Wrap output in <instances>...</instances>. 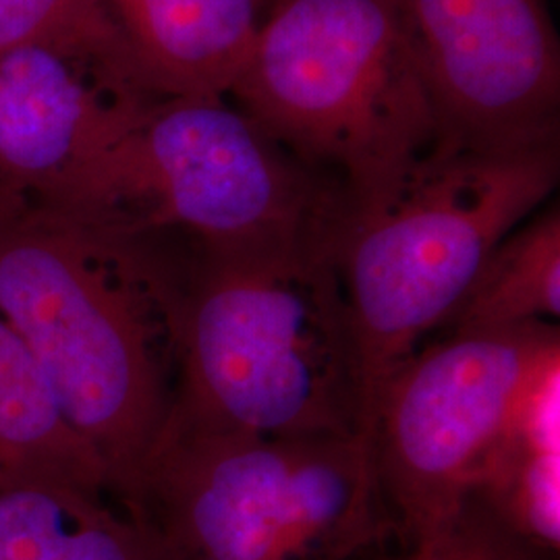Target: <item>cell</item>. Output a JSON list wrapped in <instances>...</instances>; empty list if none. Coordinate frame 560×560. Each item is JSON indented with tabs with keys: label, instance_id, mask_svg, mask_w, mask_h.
I'll use <instances>...</instances> for the list:
<instances>
[{
	"label": "cell",
	"instance_id": "obj_1",
	"mask_svg": "<svg viewBox=\"0 0 560 560\" xmlns=\"http://www.w3.org/2000/svg\"><path fill=\"white\" fill-rule=\"evenodd\" d=\"M189 245L34 201L0 206V318L129 504L168 421Z\"/></svg>",
	"mask_w": 560,
	"mask_h": 560
},
{
	"label": "cell",
	"instance_id": "obj_2",
	"mask_svg": "<svg viewBox=\"0 0 560 560\" xmlns=\"http://www.w3.org/2000/svg\"><path fill=\"white\" fill-rule=\"evenodd\" d=\"M175 358L168 420L277 439L370 436L332 235L189 245Z\"/></svg>",
	"mask_w": 560,
	"mask_h": 560
},
{
	"label": "cell",
	"instance_id": "obj_3",
	"mask_svg": "<svg viewBox=\"0 0 560 560\" xmlns=\"http://www.w3.org/2000/svg\"><path fill=\"white\" fill-rule=\"evenodd\" d=\"M559 171V141L436 145L381 198L342 208L332 256L358 342L368 434L382 386L444 328L488 256L552 196Z\"/></svg>",
	"mask_w": 560,
	"mask_h": 560
},
{
	"label": "cell",
	"instance_id": "obj_4",
	"mask_svg": "<svg viewBox=\"0 0 560 560\" xmlns=\"http://www.w3.org/2000/svg\"><path fill=\"white\" fill-rule=\"evenodd\" d=\"M229 98L345 206L390 191L441 143L402 0H279Z\"/></svg>",
	"mask_w": 560,
	"mask_h": 560
},
{
	"label": "cell",
	"instance_id": "obj_5",
	"mask_svg": "<svg viewBox=\"0 0 560 560\" xmlns=\"http://www.w3.org/2000/svg\"><path fill=\"white\" fill-rule=\"evenodd\" d=\"M42 203L129 233L226 249L332 235L345 191L226 96L148 98Z\"/></svg>",
	"mask_w": 560,
	"mask_h": 560
},
{
	"label": "cell",
	"instance_id": "obj_6",
	"mask_svg": "<svg viewBox=\"0 0 560 560\" xmlns=\"http://www.w3.org/2000/svg\"><path fill=\"white\" fill-rule=\"evenodd\" d=\"M127 509L177 560H360L397 532L365 434L277 439L168 420Z\"/></svg>",
	"mask_w": 560,
	"mask_h": 560
},
{
	"label": "cell",
	"instance_id": "obj_7",
	"mask_svg": "<svg viewBox=\"0 0 560 560\" xmlns=\"http://www.w3.org/2000/svg\"><path fill=\"white\" fill-rule=\"evenodd\" d=\"M557 347L550 324L451 332L421 347L382 386L370 441L407 559H446L523 384Z\"/></svg>",
	"mask_w": 560,
	"mask_h": 560
},
{
	"label": "cell",
	"instance_id": "obj_8",
	"mask_svg": "<svg viewBox=\"0 0 560 560\" xmlns=\"http://www.w3.org/2000/svg\"><path fill=\"white\" fill-rule=\"evenodd\" d=\"M442 148L559 141L560 46L544 0H402Z\"/></svg>",
	"mask_w": 560,
	"mask_h": 560
},
{
	"label": "cell",
	"instance_id": "obj_9",
	"mask_svg": "<svg viewBox=\"0 0 560 560\" xmlns=\"http://www.w3.org/2000/svg\"><path fill=\"white\" fill-rule=\"evenodd\" d=\"M148 98L104 38L0 50V206L55 198Z\"/></svg>",
	"mask_w": 560,
	"mask_h": 560
},
{
	"label": "cell",
	"instance_id": "obj_10",
	"mask_svg": "<svg viewBox=\"0 0 560 560\" xmlns=\"http://www.w3.org/2000/svg\"><path fill=\"white\" fill-rule=\"evenodd\" d=\"M560 548V347L523 384L444 560H544Z\"/></svg>",
	"mask_w": 560,
	"mask_h": 560
},
{
	"label": "cell",
	"instance_id": "obj_11",
	"mask_svg": "<svg viewBox=\"0 0 560 560\" xmlns=\"http://www.w3.org/2000/svg\"><path fill=\"white\" fill-rule=\"evenodd\" d=\"M270 13L268 0H102L115 57L159 98H229Z\"/></svg>",
	"mask_w": 560,
	"mask_h": 560
},
{
	"label": "cell",
	"instance_id": "obj_12",
	"mask_svg": "<svg viewBox=\"0 0 560 560\" xmlns=\"http://www.w3.org/2000/svg\"><path fill=\"white\" fill-rule=\"evenodd\" d=\"M0 560H177L161 536L101 490L32 481L0 488Z\"/></svg>",
	"mask_w": 560,
	"mask_h": 560
},
{
	"label": "cell",
	"instance_id": "obj_13",
	"mask_svg": "<svg viewBox=\"0 0 560 560\" xmlns=\"http://www.w3.org/2000/svg\"><path fill=\"white\" fill-rule=\"evenodd\" d=\"M32 481L113 497L106 467L67 423L38 365L0 318V488Z\"/></svg>",
	"mask_w": 560,
	"mask_h": 560
},
{
	"label": "cell",
	"instance_id": "obj_14",
	"mask_svg": "<svg viewBox=\"0 0 560 560\" xmlns=\"http://www.w3.org/2000/svg\"><path fill=\"white\" fill-rule=\"evenodd\" d=\"M560 316L559 206L538 210L483 261L455 314L451 332H494Z\"/></svg>",
	"mask_w": 560,
	"mask_h": 560
},
{
	"label": "cell",
	"instance_id": "obj_15",
	"mask_svg": "<svg viewBox=\"0 0 560 560\" xmlns=\"http://www.w3.org/2000/svg\"><path fill=\"white\" fill-rule=\"evenodd\" d=\"M101 11L102 0H0V50L71 38L106 40Z\"/></svg>",
	"mask_w": 560,
	"mask_h": 560
},
{
	"label": "cell",
	"instance_id": "obj_16",
	"mask_svg": "<svg viewBox=\"0 0 560 560\" xmlns=\"http://www.w3.org/2000/svg\"><path fill=\"white\" fill-rule=\"evenodd\" d=\"M268 2H270V9H272V7H275L279 0H268Z\"/></svg>",
	"mask_w": 560,
	"mask_h": 560
},
{
	"label": "cell",
	"instance_id": "obj_17",
	"mask_svg": "<svg viewBox=\"0 0 560 560\" xmlns=\"http://www.w3.org/2000/svg\"><path fill=\"white\" fill-rule=\"evenodd\" d=\"M384 560H409L407 557H402V559H384Z\"/></svg>",
	"mask_w": 560,
	"mask_h": 560
}]
</instances>
